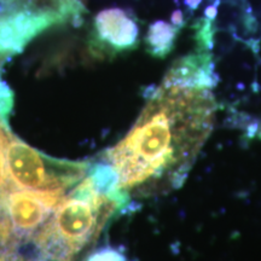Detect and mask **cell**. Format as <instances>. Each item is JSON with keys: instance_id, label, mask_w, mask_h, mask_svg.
I'll return each mask as SVG.
<instances>
[{"instance_id": "obj_4", "label": "cell", "mask_w": 261, "mask_h": 261, "mask_svg": "<svg viewBox=\"0 0 261 261\" xmlns=\"http://www.w3.org/2000/svg\"><path fill=\"white\" fill-rule=\"evenodd\" d=\"M64 197L65 195L10 188L3 202V212L15 242L34 237Z\"/></svg>"}, {"instance_id": "obj_5", "label": "cell", "mask_w": 261, "mask_h": 261, "mask_svg": "<svg viewBox=\"0 0 261 261\" xmlns=\"http://www.w3.org/2000/svg\"><path fill=\"white\" fill-rule=\"evenodd\" d=\"M8 128L5 123L0 122V215L3 214V202H4L5 195L8 194L10 189L8 168H6L5 159V139L8 135Z\"/></svg>"}, {"instance_id": "obj_2", "label": "cell", "mask_w": 261, "mask_h": 261, "mask_svg": "<svg viewBox=\"0 0 261 261\" xmlns=\"http://www.w3.org/2000/svg\"><path fill=\"white\" fill-rule=\"evenodd\" d=\"M119 194L121 190L107 187L92 173L85 177L34 236L39 260L71 261L116 211Z\"/></svg>"}, {"instance_id": "obj_1", "label": "cell", "mask_w": 261, "mask_h": 261, "mask_svg": "<svg viewBox=\"0 0 261 261\" xmlns=\"http://www.w3.org/2000/svg\"><path fill=\"white\" fill-rule=\"evenodd\" d=\"M203 61L185 58L169 71L135 126L107 151L121 191L180 187L210 137L215 99Z\"/></svg>"}, {"instance_id": "obj_3", "label": "cell", "mask_w": 261, "mask_h": 261, "mask_svg": "<svg viewBox=\"0 0 261 261\" xmlns=\"http://www.w3.org/2000/svg\"><path fill=\"white\" fill-rule=\"evenodd\" d=\"M5 159L10 188L65 195L83 180L89 165L47 158L11 135L5 139Z\"/></svg>"}, {"instance_id": "obj_6", "label": "cell", "mask_w": 261, "mask_h": 261, "mask_svg": "<svg viewBox=\"0 0 261 261\" xmlns=\"http://www.w3.org/2000/svg\"><path fill=\"white\" fill-rule=\"evenodd\" d=\"M87 261H126V259L122 254L117 253L116 250L107 248V249H102L94 253Z\"/></svg>"}]
</instances>
